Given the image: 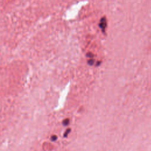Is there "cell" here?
<instances>
[{
	"instance_id": "1",
	"label": "cell",
	"mask_w": 151,
	"mask_h": 151,
	"mask_svg": "<svg viewBox=\"0 0 151 151\" xmlns=\"http://www.w3.org/2000/svg\"><path fill=\"white\" fill-rule=\"evenodd\" d=\"M107 26V23H106V20L105 17H104L100 20V23L99 24V27H100V28L102 29V30L103 31H105V28Z\"/></svg>"
},
{
	"instance_id": "2",
	"label": "cell",
	"mask_w": 151,
	"mask_h": 151,
	"mask_svg": "<svg viewBox=\"0 0 151 151\" xmlns=\"http://www.w3.org/2000/svg\"><path fill=\"white\" fill-rule=\"evenodd\" d=\"M69 119H65V120L63 122V125H64L65 126L69 124Z\"/></svg>"
},
{
	"instance_id": "3",
	"label": "cell",
	"mask_w": 151,
	"mask_h": 151,
	"mask_svg": "<svg viewBox=\"0 0 151 151\" xmlns=\"http://www.w3.org/2000/svg\"><path fill=\"white\" fill-rule=\"evenodd\" d=\"M70 132V129H67V131L66 132V133H65V137H66V136H67V135L69 133V132Z\"/></svg>"
},
{
	"instance_id": "4",
	"label": "cell",
	"mask_w": 151,
	"mask_h": 151,
	"mask_svg": "<svg viewBox=\"0 0 151 151\" xmlns=\"http://www.w3.org/2000/svg\"><path fill=\"white\" fill-rule=\"evenodd\" d=\"M57 139V136L56 135H53V136H52V140L53 141H55Z\"/></svg>"
}]
</instances>
